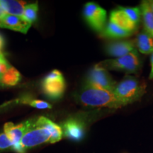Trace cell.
I'll list each match as a JSON object with an SVG mask.
<instances>
[{"instance_id": "6da1fadb", "label": "cell", "mask_w": 153, "mask_h": 153, "mask_svg": "<svg viewBox=\"0 0 153 153\" xmlns=\"http://www.w3.org/2000/svg\"><path fill=\"white\" fill-rule=\"evenodd\" d=\"M79 101L82 104L92 107H106L117 109L124 106L113 91L85 85L80 91Z\"/></svg>"}, {"instance_id": "7a4b0ae2", "label": "cell", "mask_w": 153, "mask_h": 153, "mask_svg": "<svg viewBox=\"0 0 153 153\" xmlns=\"http://www.w3.org/2000/svg\"><path fill=\"white\" fill-rule=\"evenodd\" d=\"M146 92V83L131 76H127L117 83L114 91L116 98L124 106L140 100Z\"/></svg>"}, {"instance_id": "3957f363", "label": "cell", "mask_w": 153, "mask_h": 153, "mask_svg": "<svg viewBox=\"0 0 153 153\" xmlns=\"http://www.w3.org/2000/svg\"><path fill=\"white\" fill-rule=\"evenodd\" d=\"M140 19L141 11L140 7H119L111 11L109 16V22L131 33H133L136 30Z\"/></svg>"}, {"instance_id": "277c9868", "label": "cell", "mask_w": 153, "mask_h": 153, "mask_svg": "<svg viewBox=\"0 0 153 153\" xmlns=\"http://www.w3.org/2000/svg\"><path fill=\"white\" fill-rule=\"evenodd\" d=\"M97 65L99 68L105 69L107 71L116 70L132 74L138 71L140 68V61L135 50L124 56L101 61L97 64Z\"/></svg>"}, {"instance_id": "5b68a950", "label": "cell", "mask_w": 153, "mask_h": 153, "mask_svg": "<svg viewBox=\"0 0 153 153\" xmlns=\"http://www.w3.org/2000/svg\"><path fill=\"white\" fill-rule=\"evenodd\" d=\"M83 14L85 21L95 31L101 33L107 24V12L95 2H87L85 5Z\"/></svg>"}, {"instance_id": "8992f818", "label": "cell", "mask_w": 153, "mask_h": 153, "mask_svg": "<svg viewBox=\"0 0 153 153\" xmlns=\"http://www.w3.org/2000/svg\"><path fill=\"white\" fill-rule=\"evenodd\" d=\"M65 87L64 76L57 70L50 72L42 82V89L44 94L53 99H60L64 94Z\"/></svg>"}, {"instance_id": "52a82bcc", "label": "cell", "mask_w": 153, "mask_h": 153, "mask_svg": "<svg viewBox=\"0 0 153 153\" xmlns=\"http://www.w3.org/2000/svg\"><path fill=\"white\" fill-rule=\"evenodd\" d=\"M85 85L114 92L117 82L114 79L109 72L96 65L88 74Z\"/></svg>"}, {"instance_id": "ba28073f", "label": "cell", "mask_w": 153, "mask_h": 153, "mask_svg": "<svg viewBox=\"0 0 153 153\" xmlns=\"http://www.w3.org/2000/svg\"><path fill=\"white\" fill-rule=\"evenodd\" d=\"M36 119L28 120L27 121L15 126L12 123H7L4 127V133L13 143V149L19 153H24L25 151L23 150L20 145V141L23 136L26 132L35 125Z\"/></svg>"}, {"instance_id": "9c48e42d", "label": "cell", "mask_w": 153, "mask_h": 153, "mask_svg": "<svg viewBox=\"0 0 153 153\" xmlns=\"http://www.w3.org/2000/svg\"><path fill=\"white\" fill-rule=\"evenodd\" d=\"M52 135L48 130L39 126H34L30 128L20 141V145L25 152L27 149L33 148L45 143H51Z\"/></svg>"}, {"instance_id": "30bf717a", "label": "cell", "mask_w": 153, "mask_h": 153, "mask_svg": "<svg viewBox=\"0 0 153 153\" xmlns=\"http://www.w3.org/2000/svg\"><path fill=\"white\" fill-rule=\"evenodd\" d=\"M61 128L65 136L72 140L79 141L85 136V122L79 118H68L63 122Z\"/></svg>"}, {"instance_id": "8fae6325", "label": "cell", "mask_w": 153, "mask_h": 153, "mask_svg": "<svg viewBox=\"0 0 153 153\" xmlns=\"http://www.w3.org/2000/svg\"><path fill=\"white\" fill-rule=\"evenodd\" d=\"M31 24V23L26 20L24 16L7 14L0 19V27L8 28L22 33H27Z\"/></svg>"}, {"instance_id": "7c38bea8", "label": "cell", "mask_w": 153, "mask_h": 153, "mask_svg": "<svg viewBox=\"0 0 153 153\" xmlns=\"http://www.w3.org/2000/svg\"><path fill=\"white\" fill-rule=\"evenodd\" d=\"M135 41H120L107 44L106 52L110 56L120 57L135 51Z\"/></svg>"}, {"instance_id": "4fadbf2b", "label": "cell", "mask_w": 153, "mask_h": 153, "mask_svg": "<svg viewBox=\"0 0 153 153\" xmlns=\"http://www.w3.org/2000/svg\"><path fill=\"white\" fill-rule=\"evenodd\" d=\"M35 125L39 127L45 128L51 132L52 135V140H51V143H55L60 141L62 139V130L60 126L57 125L52 120L48 119V118L39 117L36 120Z\"/></svg>"}, {"instance_id": "5bb4252c", "label": "cell", "mask_w": 153, "mask_h": 153, "mask_svg": "<svg viewBox=\"0 0 153 153\" xmlns=\"http://www.w3.org/2000/svg\"><path fill=\"white\" fill-rule=\"evenodd\" d=\"M133 33L123 30L116 24L111 22H108L106 25L104 29L101 31V36L104 38H114V39H120L125 38L131 36Z\"/></svg>"}, {"instance_id": "9a60e30c", "label": "cell", "mask_w": 153, "mask_h": 153, "mask_svg": "<svg viewBox=\"0 0 153 153\" xmlns=\"http://www.w3.org/2000/svg\"><path fill=\"white\" fill-rule=\"evenodd\" d=\"M0 5L8 14L23 16L25 7L27 5L26 1L15 0H0Z\"/></svg>"}, {"instance_id": "2e32d148", "label": "cell", "mask_w": 153, "mask_h": 153, "mask_svg": "<svg viewBox=\"0 0 153 153\" xmlns=\"http://www.w3.org/2000/svg\"><path fill=\"white\" fill-rule=\"evenodd\" d=\"M145 31L153 37V11L148 1H143L140 6Z\"/></svg>"}, {"instance_id": "e0dca14e", "label": "cell", "mask_w": 153, "mask_h": 153, "mask_svg": "<svg viewBox=\"0 0 153 153\" xmlns=\"http://www.w3.org/2000/svg\"><path fill=\"white\" fill-rule=\"evenodd\" d=\"M136 47L143 54H152L153 53V37L145 31L140 33L136 41Z\"/></svg>"}, {"instance_id": "ac0fdd59", "label": "cell", "mask_w": 153, "mask_h": 153, "mask_svg": "<svg viewBox=\"0 0 153 153\" xmlns=\"http://www.w3.org/2000/svg\"><path fill=\"white\" fill-rule=\"evenodd\" d=\"M22 79L21 74L16 69L11 66L3 75L0 76V82L4 86H14Z\"/></svg>"}, {"instance_id": "d6986e66", "label": "cell", "mask_w": 153, "mask_h": 153, "mask_svg": "<svg viewBox=\"0 0 153 153\" xmlns=\"http://www.w3.org/2000/svg\"><path fill=\"white\" fill-rule=\"evenodd\" d=\"M38 3L30 4H27L25 7L24 16L26 20L28 21L30 23L35 22L37 19L38 16Z\"/></svg>"}, {"instance_id": "ffe728a7", "label": "cell", "mask_w": 153, "mask_h": 153, "mask_svg": "<svg viewBox=\"0 0 153 153\" xmlns=\"http://www.w3.org/2000/svg\"><path fill=\"white\" fill-rule=\"evenodd\" d=\"M22 103L24 104H28L30 106L35 107L39 109H46V108H51L52 106L46 101L37 100V99H23Z\"/></svg>"}, {"instance_id": "44dd1931", "label": "cell", "mask_w": 153, "mask_h": 153, "mask_svg": "<svg viewBox=\"0 0 153 153\" xmlns=\"http://www.w3.org/2000/svg\"><path fill=\"white\" fill-rule=\"evenodd\" d=\"M13 147V143L6 134H0V150Z\"/></svg>"}, {"instance_id": "7402d4cb", "label": "cell", "mask_w": 153, "mask_h": 153, "mask_svg": "<svg viewBox=\"0 0 153 153\" xmlns=\"http://www.w3.org/2000/svg\"><path fill=\"white\" fill-rule=\"evenodd\" d=\"M11 67V65H9V63L7 62L5 57L4 58L0 59V76L3 75Z\"/></svg>"}, {"instance_id": "603a6c76", "label": "cell", "mask_w": 153, "mask_h": 153, "mask_svg": "<svg viewBox=\"0 0 153 153\" xmlns=\"http://www.w3.org/2000/svg\"><path fill=\"white\" fill-rule=\"evenodd\" d=\"M150 65H151V70H150V75H149V78H150V79H153V53L151 54Z\"/></svg>"}, {"instance_id": "cb8c5ba5", "label": "cell", "mask_w": 153, "mask_h": 153, "mask_svg": "<svg viewBox=\"0 0 153 153\" xmlns=\"http://www.w3.org/2000/svg\"><path fill=\"white\" fill-rule=\"evenodd\" d=\"M4 45V40L2 36L0 35V55H3L2 52H1V50L3 48Z\"/></svg>"}, {"instance_id": "d4e9b609", "label": "cell", "mask_w": 153, "mask_h": 153, "mask_svg": "<svg viewBox=\"0 0 153 153\" xmlns=\"http://www.w3.org/2000/svg\"><path fill=\"white\" fill-rule=\"evenodd\" d=\"M7 14L6 11L4 10V9L1 7V6L0 5V19H1L4 16Z\"/></svg>"}, {"instance_id": "484cf974", "label": "cell", "mask_w": 153, "mask_h": 153, "mask_svg": "<svg viewBox=\"0 0 153 153\" xmlns=\"http://www.w3.org/2000/svg\"><path fill=\"white\" fill-rule=\"evenodd\" d=\"M149 1V4H150V5L151 9H152V10L153 11V0H152V1Z\"/></svg>"}, {"instance_id": "4316f807", "label": "cell", "mask_w": 153, "mask_h": 153, "mask_svg": "<svg viewBox=\"0 0 153 153\" xmlns=\"http://www.w3.org/2000/svg\"><path fill=\"white\" fill-rule=\"evenodd\" d=\"M4 55H0V59H2V58H4Z\"/></svg>"}, {"instance_id": "83f0119b", "label": "cell", "mask_w": 153, "mask_h": 153, "mask_svg": "<svg viewBox=\"0 0 153 153\" xmlns=\"http://www.w3.org/2000/svg\"><path fill=\"white\" fill-rule=\"evenodd\" d=\"M4 87V85H2V84L1 83V82H0V88H1V87Z\"/></svg>"}]
</instances>
